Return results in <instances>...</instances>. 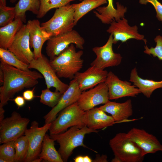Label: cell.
<instances>
[{"mask_svg": "<svg viewBox=\"0 0 162 162\" xmlns=\"http://www.w3.org/2000/svg\"><path fill=\"white\" fill-rule=\"evenodd\" d=\"M26 25L29 32L30 46L33 49L34 59H37L42 56L43 46L52 36L41 26L38 20H29Z\"/></svg>", "mask_w": 162, "mask_h": 162, "instance_id": "ac0fdd59", "label": "cell"}, {"mask_svg": "<svg viewBox=\"0 0 162 162\" xmlns=\"http://www.w3.org/2000/svg\"><path fill=\"white\" fill-rule=\"evenodd\" d=\"M23 23L20 19L15 18L9 24L0 27V48L8 50Z\"/></svg>", "mask_w": 162, "mask_h": 162, "instance_id": "cb8c5ba5", "label": "cell"}, {"mask_svg": "<svg viewBox=\"0 0 162 162\" xmlns=\"http://www.w3.org/2000/svg\"><path fill=\"white\" fill-rule=\"evenodd\" d=\"M0 5L4 7L6 6V0H0Z\"/></svg>", "mask_w": 162, "mask_h": 162, "instance_id": "ee69618b", "label": "cell"}, {"mask_svg": "<svg viewBox=\"0 0 162 162\" xmlns=\"http://www.w3.org/2000/svg\"><path fill=\"white\" fill-rule=\"evenodd\" d=\"M40 7L37 17L41 18L44 17L51 9L64 6L71 2L75 0H39Z\"/></svg>", "mask_w": 162, "mask_h": 162, "instance_id": "f546056e", "label": "cell"}, {"mask_svg": "<svg viewBox=\"0 0 162 162\" xmlns=\"http://www.w3.org/2000/svg\"><path fill=\"white\" fill-rule=\"evenodd\" d=\"M14 162H25L28 149V142L26 136L23 135L14 140Z\"/></svg>", "mask_w": 162, "mask_h": 162, "instance_id": "f1b7e54d", "label": "cell"}, {"mask_svg": "<svg viewBox=\"0 0 162 162\" xmlns=\"http://www.w3.org/2000/svg\"><path fill=\"white\" fill-rule=\"evenodd\" d=\"M4 78V75L2 70L0 68V84H2Z\"/></svg>", "mask_w": 162, "mask_h": 162, "instance_id": "60d3db41", "label": "cell"}, {"mask_svg": "<svg viewBox=\"0 0 162 162\" xmlns=\"http://www.w3.org/2000/svg\"><path fill=\"white\" fill-rule=\"evenodd\" d=\"M107 0H83L79 3L72 4L74 9V23L76 26L79 20L88 12L107 3Z\"/></svg>", "mask_w": 162, "mask_h": 162, "instance_id": "484cf974", "label": "cell"}, {"mask_svg": "<svg viewBox=\"0 0 162 162\" xmlns=\"http://www.w3.org/2000/svg\"><path fill=\"white\" fill-rule=\"evenodd\" d=\"M127 134L140 148L144 156L148 154L162 152V145L157 137L144 129L133 128Z\"/></svg>", "mask_w": 162, "mask_h": 162, "instance_id": "9a60e30c", "label": "cell"}, {"mask_svg": "<svg viewBox=\"0 0 162 162\" xmlns=\"http://www.w3.org/2000/svg\"><path fill=\"white\" fill-rule=\"evenodd\" d=\"M69 87L62 95L58 104L44 117L45 124L52 122L57 114L63 109L77 102L82 93L78 83L75 79L69 84Z\"/></svg>", "mask_w": 162, "mask_h": 162, "instance_id": "e0dca14e", "label": "cell"}, {"mask_svg": "<svg viewBox=\"0 0 162 162\" xmlns=\"http://www.w3.org/2000/svg\"><path fill=\"white\" fill-rule=\"evenodd\" d=\"M40 4L39 0H19L14 7L15 18H20L23 22L25 23L26 12L29 11L37 15L38 13Z\"/></svg>", "mask_w": 162, "mask_h": 162, "instance_id": "4316f807", "label": "cell"}, {"mask_svg": "<svg viewBox=\"0 0 162 162\" xmlns=\"http://www.w3.org/2000/svg\"><path fill=\"white\" fill-rule=\"evenodd\" d=\"M79 1H83V0H79Z\"/></svg>", "mask_w": 162, "mask_h": 162, "instance_id": "7dc6e473", "label": "cell"}, {"mask_svg": "<svg viewBox=\"0 0 162 162\" xmlns=\"http://www.w3.org/2000/svg\"><path fill=\"white\" fill-rule=\"evenodd\" d=\"M55 141L46 134L44 136L39 157L49 162H63L60 154L55 147Z\"/></svg>", "mask_w": 162, "mask_h": 162, "instance_id": "d4e9b609", "label": "cell"}, {"mask_svg": "<svg viewBox=\"0 0 162 162\" xmlns=\"http://www.w3.org/2000/svg\"><path fill=\"white\" fill-rule=\"evenodd\" d=\"M16 15L15 7L0 5V26H5L15 19Z\"/></svg>", "mask_w": 162, "mask_h": 162, "instance_id": "d6a6232c", "label": "cell"}, {"mask_svg": "<svg viewBox=\"0 0 162 162\" xmlns=\"http://www.w3.org/2000/svg\"><path fill=\"white\" fill-rule=\"evenodd\" d=\"M72 4H68L56 8L51 18L41 24V26L52 36L72 30L75 26Z\"/></svg>", "mask_w": 162, "mask_h": 162, "instance_id": "8992f818", "label": "cell"}, {"mask_svg": "<svg viewBox=\"0 0 162 162\" xmlns=\"http://www.w3.org/2000/svg\"><path fill=\"white\" fill-rule=\"evenodd\" d=\"M108 4L106 6L99 7L93 11L95 16L104 24H110L113 20L117 21L124 17L127 8L117 2V8H114L113 0H107Z\"/></svg>", "mask_w": 162, "mask_h": 162, "instance_id": "44dd1931", "label": "cell"}, {"mask_svg": "<svg viewBox=\"0 0 162 162\" xmlns=\"http://www.w3.org/2000/svg\"><path fill=\"white\" fill-rule=\"evenodd\" d=\"M108 88L105 82L100 83L88 91L82 92L77 103L81 109L86 111L109 100Z\"/></svg>", "mask_w": 162, "mask_h": 162, "instance_id": "7c38bea8", "label": "cell"}, {"mask_svg": "<svg viewBox=\"0 0 162 162\" xmlns=\"http://www.w3.org/2000/svg\"><path fill=\"white\" fill-rule=\"evenodd\" d=\"M43 159H42L38 157L34 160L32 162H40Z\"/></svg>", "mask_w": 162, "mask_h": 162, "instance_id": "f6af8a7d", "label": "cell"}, {"mask_svg": "<svg viewBox=\"0 0 162 162\" xmlns=\"http://www.w3.org/2000/svg\"><path fill=\"white\" fill-rule=\"evenodd\" d=\"M0 146V162H14L15 151L14 141L2 144Z\"/></svg>", "mask_w": 162, "mask_h": 162, "instance_id": "1f68e13d", "label": "cell"}, {"mask_svg": "<svg viewBox=\"0 0 162 162\" xmlns=\"http://www.w3.org/2000/svg\"><path fill=\"white\" fill-rule=\"evenodd\" d=\"M98 132V130L90 129L87 126L82 128L74 126L65 132L50 135V136L59 144L60 147L58 152L63 162H66L75 148L80 146L88 148L83 143L84 136L86 134Z\"/></svg>", "mask_w": 162, "mask_h": 162, "instance_id": "3957f363", "label": "cell"}, {"mask_svg": "<svg viewBox=\"0 0 162 162\" xmlns=\"http://www.w3.org/2000/svg\"><path fill=\"white\" fill-rule=\"evenodd\" d=\"M112 162H122L117 157L115 156L112 160Z\"/></svg>", "mask_w": 162, "mask_h": 162, "instance_id": "7bdbcfd3", "label": "cell"}, {"mask_svg": "<svg viewBox=\"0 0 162 162\" xmlns=\"http://www.w3.org/2000/svg\"><path fill=\"white\" fill-rule=\"evenodd\" d=\"M115 156L122 162H142L144 159L140 148L128 137L127 133L117 134L109 141Z\"/></svg>", "mask_w": 162, "mask_h": 162, "instance_id": "5b68a950", "label": "cell"}, {"mask_svg": "<svg viewBox=\"0 0 162 162\" xmlns=\"http://www.w3.org/2000/svg\"><path fill=\"white\" fill-rule=\"evenodd\" d=\"M17 0H10V2L11 3H15Z\"/></svg>", "mask_w": 162, "mask_h": 162, "instance_id": "bcb514c9", "label": "cell"}, {"mask_svg": "<svg viewBox=\"0 0 162 162\" xmlns=\"http://www.w3.org/2000/svg\"><path fill=\"white\" fill-rule=\"evenodd\" d=\"M62 94L58 91L52 92L47 88L41 91L40 101L52 108L58 104Z\"/></svg>", "mask_w": 162, "mask_h": 162, "instance_id": "4dcf8cb0", "label": "cell"}, {"mask_svg": "<svg viewBox=\"0 0 162 162\" xmlns=\"http://www.w3.org/2000/svg\"><path fill=\"white\" fill-rule=\"evenodd\" d=\"M142 4H146L150 3L152 5L156 12V17L162 23V4L158 0H139Z\"/></svg>", "mask_w": 162, "mask_h": 162, "instance_id": "e575fe53", "label": "cell"}, {"mask_svg": "<svg viewBox=\"0 0 162 162\" xmlns=\"http://www.w3.org/2000/svg\"><path fill=\"white\" fill-rule=\"evenodd\" d=\"M130 81L139 89L141 93L148 98L150 97L155 90L162 88V80L157 81L143 79L138 76L136 68L131 71Z\"/></svg>", "mask_w": 162, "mask_h": 162, "instance_id": "603a6c76", "label": "cell"}, {"mask_svg": "<svg viewBox=\"0 0 162 162\" xmlns=\"http://www.w3.org/2000/svg\"><path fill=\"white\" fill-rule=\"evenodd\" d=\"M59 112L58 116L51 122L49 130L50 135L63 133L72 126L82 128L86 126V111L80 109L77 102L64 108Z\"/></svg>", "mask_w": 162, "mask_h": 162, "instance_id": "277c9868", "label": "cell"}, {"mask_svg": "<svg viewBox=\"0 0 162 162\" xmlns=\"http://www.w3.org/2000/svg\"><path fill=\"white\" fill-rule=\"evenodd\" d=\"M0 68L3 73V82L0 88V107H4L17 93L37 85L42 75L36 71L22 70L9 65L0 59Z\"/></svg>", "mask_w": 162, "mask_h": 162, "instance_id": "6da1fadb", "label": "cell"}, {"mask_svg": "<svg viewBox=\"0 0 162 162\" xmlns=\"http://www.w3.org/2000/svg\"><path fill=\"white\" fill-rule=\"evenodd\" d=\"M25 99L23 97L18 96L14 99L15 104L18 107L23 106L25 104Z\"/></svg>", "mask_w": 162, "mask_h": 162, "instance_id": "8d00e7d4", "label": "cell"}, {"mask_svg": "<svg viewBox=\"0 0 162 162\" xmlns=\"http://www.w3.org/2000/svg\"><path fill=\"white\" fill-rule=\"evenodd\" d=\"M138 27L136 25L130 26L128 20L124 17L116 21L113 20L107 30V32L112 35L113 44H115L119 41L125 42L131 39L143 40L145 43L146 40L144 36L138 32Z\"/></svg>", "mask_w": 162, "mask_h": 162, "instance_id": "5bb4252c", "label": "cell"}, {"mask_svg": "<svg viewBox=\"0 0 162 162\" xmlns=\"http://www.w3.org/2000/svg\"><path fill=\"white\" fill-rule=\"evenodd\" d=\"M82 50L76 52L74 44H71L58 56L50 60V63L59 78L72 80L81 69L83 60Z\"/></svg>", "mask_w": 162, "mask_h": 162, "instance_id": "7a4b0ae2", "label": "cell"}, {"mask_svg": "<svg viewBox=\"0 0 162 162\" xmlns=\"http://www.w3.org/2000/svg\"><path fill=\"white\" fill-rule=\"evenodd\" d=\"M84 43L83 38L76 31L72 30L52 36L47 41L46 53L51 59L58 56L71 44H75L76 48L83 50Z\"/></svg>", "mask_w": 162, "mask_h": 162, "instance_id": "ba28073f", "label": "cell"}, {"mask_svg": "<svg viewBox=\"0 0 162 162\" xmlns=\"http://www.w3.org/2000/svg\"><path fill=\"white\" fill-rule=\"evenodd\" d=\"M156 43L155 47H151L149 48L145 43L146 45L144 47V52L148 55H152L154 57H157L160 60L162 61V36L157 35L154 38Z\"/></svg>", "mask_w": 162, "mask_h": 162, "instance_id": "836d02e7", "label": "cell"}, {"mask_svg": "<svg viewBox=\"0 0 162 162\" xmlns=\"http://www.w3.org/2000/svg\"><path fill=\"white\" fill-rule=\"evenodd\" d=\"M108 88L110 100L124 97H134L141 93L138 88L130 82L120 80L112 72L108 73L106 81Z\"/></svg>", "mask_w": 162, "mask_h": 162, "instance_id": "2e32d148", "label": "cell"}, {"mask_svg": "<svg viewBox=\"0 0 162 162\" xmlns=\"http://www.w3.org/2000/svg\"><path fill=\"white\" fill-rule=\"evenodd\" d=\"M30 120L13 112L11 116L0 122V143L14 141L24 134Z\"/></svg>", "mask_w": 162, "mask_h": 162, "instance_id": "52a82bcc", "label": "cell"}, {"mask_svg": "<svg viewBox=\"0 0 162 162\" xmlns=\"http://www.w3.org/2000/svg\"><path fill=\"white\" fill-rule=\"evenodd\" d=\"M8 50L27 65L34 59V53L30 49L29 32L26 24H23L17 32Z\"/></svg>", "mask_w": 162, "mask_h": 162, "instance_id": "8fae6325", "label": "cell"}, {"mask_svg": "<svg viewBox=\"0 0 162 162\" xmlns=\"http://www.w3.org/2000/svg\"><path fill=\"white\" fill-rule=\"evenodd\" d=\"M98 108L110 114L116 123L120 122L128 119L133 114L132 101L130 99L122 103L109 100L104 105Z\"/></svg>", "mask_w": 162, "mask_h": 162, "instance_id": "ffe728a7", "label": "cell"}, {"mask_svg": "<svg viewBox=\"0 0 162 162\" xmlns=\"http://www.w3.org/2000/svg\"><path fill=\"white\" fill-rule=\"evenodd\" d=\"M23 97L27 101H31L34 98L33 90H28L23 92Z\"/></svg>", "mask_w": 162, "mask_h": 162, "instance_id": "d590c367", "label": "cell"}, {"mask_svg": "<svg viewBox=\"0 0 162 162\" xmlns=\"http://www.w3.org/2000/svg\"><path fill=\"white\" fill-rule=\"evenodd\" d=\"M51 124V123L45 124L43 126L39 127L38 122L34 121L30 128L26 130L24 135L28 140V149L25 162H33L39 157L44 136Z\"/></svg>", "mask_w": 162, "mask_h": 162, "instance_id": "30bf717a", "label": "cell"}, {"mask_svg": "<svg viewBox=\"0 0 162 162\" xmlns=\"http://www.w3.org/2000/svg\"><path fill=\"white\" fill-rule=\"evenodd\" d=\"M29 69L38 70L44 77L47 88L54 87L56 91L63 94L69 87V85L62 82L52 67L50 60L44 55L37 59H34L28 65Z\"/></svg>", "mask_w": 162, "mask_h": 162, "instance_id": "9c48e42d", "label": "cell"}, {"mask_svg": "<svg viewBox=\"0 0 162 162\" xmlns=\"http://www.w3.org/2000/svg\"><path fill=\"white\" fill-rule=\"evenodd\" d=\"M107 158V156L106 155H102L101 156L97 155L95 159L92 160V162H107L108 161Z\"/></svg>", "mask_w": 162, "mask_h": 162, "instance_id": "74e56055", "label": "cell"}, {"mask_svg": "<svg viewBox=\"0 0 162 162\" xmlns=\"http://www.w3.org/2000/svg\"><path fill=\"white\" fill-rule=\"evenodd\" d=\"M84 162H92V160L88 156H83Z\"/></svg>", "mask_w": 162, "mask_h": 162, "instance_id": "b9f144b4", "label": "cell"}, {"mask_svg": "<svg viewBox=\"0 0 162 162\" xmlns=\"http://www.w3.org/2000/svg\"><path fill=\"white\" fill-rule=\"evenodd\" d=\"M85 111L86 126L92 129L97 130L105 128L116 123L111 116L107 115L98 107Z\"/></svg>", "mask_w": 162, "mask_h": 162, "instance_id": "7402d4cb", "label": "cell"}, {"mask_svg": "<svg viewBox=\"0 0 162 162\" xmlns=\"http://www.w3.org/2000/svg\"><path fill=\"white\" fill-rule=\"evenodd\" d=\"M108 73L106 70L91 66L83 72H77L74 79L77 81L79 88L82 92L105 82Z\"/></svg>", "mask_w": 162, "mask_h": 162, "instance_id": "d6986e66", "label": "cell"}, {"mask_svg": "<svg viewBox=\"0 0 162 162\" xmlns=\"http://www.w3.org/2000/svg\"><path fill=\"white\" fill-rule=\"evenodd\" d=\"M0 58L7 64L17 68L25 71L30 70L28 65L20 61L8 50L0 48Z\"/></svg>", "mask_w": 162, "mask_h": 162, "instance_id": "83f0119b", "label": "cell"}, {"mask_svg": "<svg viewBox=\"0 0 162 162\" xmlns=\"http://www.w3.org/2000/svg\"><path fill=\"white\" fill-rule=\"evenodd\" d=\"M4 111L3 107H0V122L4 118Z\"/></svg>", "mask_w": 162, "mask_h": 162, "instance_id": "f35d334b", "label": "cell"}, {"mask_svg": "<svg viewBox=\"0 0 162 162\" xmlns=\"http://www.w3.org/2000/svg\"><path fill=\"white\" fill-rule=\"evenodd\" d=\"M75 162H84L83 156H79L74 159Z\"/></svg>", "mask_w": 162, "mask_h": 162, "instance_id": "ab89813d", "label": "cell"}, {"mask_svg": "<svg viewBox=\"0 0 162 162\" xmlns=\"http://www.w3.org/2000/svg\"><path fill=\"white\" fill-rule=\"evenodd\" d=\"M113 40V36L110 34L104 45L92 48L96 58L91 63V66L104 70L106 68L117 66L121 63L122 58L120 54L114 52L112 49Z\"/></svg>", "mask_w": 162, "mask_h": 162, "instance_id": "4fadbf2b", "label": "cell"}]
</instances>
